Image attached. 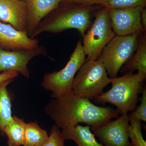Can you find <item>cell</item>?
I'll list each match as a JSON object with an SVG mask.
<instances>
[{
	"label": "cell",
	"mask_w": 146,
	"mask_h": 146,
	"mask_svg": "<svg viewBox=\"0 0 146 146\" xmlns=\"http://www.w3.org/2000/svg\"><path fill=\"white\" fill-rule=\"evenodd\" d=\"M45 112L54 125L61 129L84 123L92 131L120 114L117 109L98 106L72 91L63 96L52 98L45 107Z\"/></svg>",
	"instance_id": "cell-1"
},
{
	"label": "cell",
	"mask_w": 146,
	"mask_h": 146,
	"mask_svg": "<svg viewBox=\"0 0 146 146\" xmlns=\"http://www.w3.org/2000/svg\"><path fill=\"white\" fill-rule=\"evenodd\" d=\"M146 76L138 72L126 73L119 77L111 78L112 86L95 99L99 103H108L115 106L121 115L135 110L138 95Z\"/></svg>",
	"instance_id": "cell-2"
},
{
	"label": "cell",
	"mask_w": 146,
	"mask_h": 146,
	"mask_svg": "<svg viewBox=\"0 0 146 146\" xmlns=\"http://www.w3.org/2000/svg\"><path fill=\"white\" fill-rule=\"evenodd\" d=\"M111 78L104 65L96 60H86L76 74L72 86V92L76 96L93 99L103 93Z\"/></svg>",
	"instance_id": "cell-3"
},
{
	"label": "cell",
	"mask_w": 146,
	"mask_h": 146,
	"mask_svg": "<svg viewBox=\"0 0 146 146\" xmlns=\"http://www.w3.org/2000/svg\"><path fill=\"white\" fill-rule=\"evenodd\" d=\"M86 56L81 40H80L64 68L60 71L44 75L41 86L45 90L52 92V98L63 96L72 91L73 80L86 61Z\"/></svg>",
	"instance_id": "cell-4"
},
{
	"label": "cell",
	"mask_w": 146,
	"mask_h": 146,
	"mask_svg": "<svg viewBox=\"0 0 146 146\" xmlns=\"http://www.w3.org/2000/svg\"><path fill=\"white\" fill-rule=\"evenodd\" d=\"M91 11L81 7L64 11L54 16L43 19L36 27L31 38L44 33H56L69 29L78 30L84 36L91 25Z\"/></svg>",
	"instance_id": "cell-5"
},
{
	"label": "cell",
	"mask_w": 146,
	"mask_h": 146,
	"mask_svg": "<svg viewBox=\"0 0 146 146\" xmlns=\"http://www.w3.org/2000/svg\"><path fill=\"white\" fill-rule=\"evenodd\" d=\"M138 35H115L104 48L97 60L104 65L110 78L116 77L137 48Z\"/></svg>",
	"instance_id": "cell-6"
},
{
	"label": "cell",
	"mask_w": 146,
	"mask_h": 146,
	"mask_svg": "<svg viewBox=\"0 0 146 146\" xmlns=\"http://www.w3.org/2000/svg\"><path fill=\"white\" fill-rule=\"evenodd\" d=\"M115 36L112 31L108 9L99 11L89 31L83 36V48L86 60H96L104 47Z\"/></svg>",
	"instance_id": "cell-7"
},
{
	"label": "cell",
	"mask_w": 146,
	"mask_h": 146,
	"mask_svg": "<svg viewBox=\"0 0 146 146\" xmlns=\"http://www.w3.org/2000/svg\"><path fill=\"white\" fill-rule=\"evenodd\" d=\"M129 124L128 113H125L93 131L94 135L105 146H133L128 136Z\"/></svg>",
	"instance_id": "cell-8"
},
{
	"label": "cell",
	"mask_w": 146,
	"mask_h": 146,
	"mask_svg": "<svg viewBox=\"0 0 146 146\" xmlns=\"http://www.w3.org/2000/svg\"><path fill=\"white\" fill-rule=\"evenodd\" d=\"M144 8L108 9L110 24L115 35L124 36L130 35H139L144 28L141 14Z\"/></svg>",
	"instance_id": "cell-9"
},
{
	"label": "cell",
	"mask_w": 146,
	"mask_h": 146,
	"mask_svg": "<svg viewBox=\"0 0 146 146\" xmlns=\"http://www.w3.org/2000/svg\"><path fill=\"white\" fill-rule=\"evenodd\" d=\"M44 52V48L41 46L35 49L25 50H8L0 48V72L16 71L29 78V62L35 56Z\"/></svg>",
	"instance_id": "cell-10"
},
{
	"label": "cell",
	"mask_w": 146,
	"mask_h": 146,
	"mask_svg": "<svg viewBox=\"0 0 146 146\" xmlns=\"http://www.w3.org/2000/svg\"><path fill=\"white\" fill-rule=\"evenodd\" d=\"M39 41L31 38L25 31H20L0 21V48L11 51L35 49L39 46Z\"/></svg>",
	"instance_id": "cell-11"
},
{
	"label": "cell",
	"mask_w": 146,
	"mask_h": 146,
	"mask_svg": "<svg viewBox=\"0 0 146 146\" xmlns=\"http://www.w3.org/2000/svg\"><path fill=\"white\" fill-rule=\"evenodd\" d=\"M0 21L27 33V11L25 1L0 0Z\"/></svg>",
	"instance_id": "cell-12"
},
{
	"label": "cell",
	"mask_w": 146,
	"mask_h": 146,
	"mask_svg": "<svg viewBox=\"0 0 146 146\" xmlns=\"http://www.w3.org/2000/svg\"><path fill=\"white\" fill-rule=\"evenodd\" d=\"M63 0H25L27 11V33L32 35L41 21L57 8Z\"/></svg>",
	"instance_id": "cell-13"
},
{
	"label": "cell",
	"mask_w": 146,
	"mask_h": 146,
	"mask_svg": "<svg viewBox=\"0 0 146 146\" xmlns=\"http://www.w3.org/2000/svg\"><path fill=\"white\" fill-rule=\"evenodd\" d=\"M91 130L89 125L77 124L61 131L65 140L74 141L78 146H105L97 141Z\"/></svg>",
	"instance_id": "cell-14"
},
{
	"label": "cell",
	"mask_w": 146,
	"mask_h": 146,
	"mask_svg": "<svg viewBox=\"0 0 146 146\" xmlns=\"http://www.w3.org/2000/svg\"><path fill=\"white\" fill-rule=\"evenodd\" d=\"M135 54L121 68L123 73L137 70V72L146 76V38L143 36L138 40Z\"/></svg>",
	"instance_id": "cell-15"
},
{
	"label": "cell",
	"mask_w": 146,
	"mask_h": 146,
	"mask_svg": "<svg viewBox=\"0 0 146 146\" xmlns=\"http://www.w3.org/2000/svg\"><path fill=\"white\" fill-rule=\"evenodd\" d=\"M13 80H9L0 84V131L3 136H4L5 126L13 119L11 110L12 96L7 89L9 84Z\"/></svg>",
	"instance_id": "cell-16"
},
{
	"label": "cell",
	"mask_w": 146,
	"mask_h": 146,
	"mask_svg": "<svg viewBox=\"0 0 146 146\" xmlns=\"http://www.w3.org/2000/svg\"><path fill=\"white\" fill-rule=\"evenodd\" d=\"M26 124L23 119L14 116L12 121L6 125L3 133L7 136L8 146L23 145Z\"/></svg>",
	"instance_id": "cell-17"
},
{
	"label": "cell",
	"mask_w": 146,
	"mask_h": 146,
	"mask_svg": "<svg viewBox=\"0 0 146 146\" xmlns=\"http://www.w3.org/2000/svg\"><path fill=\"white\" fill-rule=\"evenodd\" d=\"M48 136L46 131L40 127L37 122L26 123L23 145L42 146Z\"/></svg>",
	"instance_id": "cell-18"
},
{
	"label": "cell",
	"mask_w": 146,
	"mask_h": 146,
	"mask_svg": "<svg viewBox=\"0 0 146 146\" xmlns=\"http://www.w3.org/2000/svg\"><path fill=\"white\" fill-rule=\"evenodd\" d=\"M146 4V0H104L101 5L109 9L145 8Z\"/></svg>",
	"instance_id": "cell-19"
},
{
	"label": "cell",
	"mask_w": 146,
	"mask_h": 146,
	"mask_svg": "<svg viewBox=\"0 0 146 146\" xmlns=\"http://www.w3.org/2000/svg\"><path fill=\"white\" fill-rule=\"evenodd\" d=\"M142 124L141 121L129 120L128 129V136L133 146H146L142 133Z\"/></svg>",
	"instance_id": "cell-20"
},
{
	"label": "cell",
	"mask_w": 146,
	"mask_h": 146,
	"mask_svg": "<svg viewBox=\"0 0 146 146\" xmlns=\"http://www.w3.org/2000/svg\"><path fill=\"white\" fill-rule=\"evenodd\" d=\"M142 97L140 99V104L130 114H128L129 120H136L141 121H146V89L143 88Z\"/></svg>",
	"instance_id": "cell-21"
},
{
	"label": "cell",
	"mask_w": 146,
	"mask_h": 146,
	"mask_svg": "<svg viewBox=\"0 0 146 146\" xmlns=\"http://www.w3.org/2000/svg\"><path fill=\"white\" fill-rule=\"evenodd\" d=\"M65 139L60 128L56 125H53L48 138L42 146H65Z\"/></svg>",
	"instance_id": "cell-22"
},
{
	"label": "cell",
	"mask_w": 146,
	"mask_h": 146,
	"mask_svg": "<svg viewBox=\"0 0 146 146\" xmlns=\"http://www.w3.org/2000/svg\"><path fill=\"white\" fill-rule=\"evenodd\" d=\"M65 1L73 4L78 5L82 7H87L96 4H101L104 0H64Z\"/></svg>",
	"instance_id": "cell-23"
},
{
	"label": "cell",
	"mask_w": 146,
	"mask_h": 146,
	"mask_svg": "<svg viewBox=\"0 0 146 146\" xmlns=\"http://www.w3.org/2000/svg\"><path fill=\"white\" fill-rule=\"evenodd\" d=\"M19 74L16 71L10 70L2 72L0 74V84L9 80H13L18 76Z\"/></svg>",
	"instance_id": "cell-24"
},
{
	"label": "cell",
	"mask_w": 146,
	"mask_h": 146,
	"mask_svg": "<svg viewBox=\"0 0 146 146\" xmlns=\"http://www.w3.org/2000/svg\"><path fill=\"white\" fill-rule=\"evenodd\" d=\"M141 20L142 25L144 29L146 30V10L144 8L142 10L141 14Z\"/></svg>",
	"instance_id": "cell-25"
},
{
	"label": "cell",
	"mask_w": 146,
	"mask_h": 146,
	"mask_svg": "<svg viewBox=\"0 0 146 146\" xmlns=\"http://www.w3.org/2000/svg\"><path fill=\"white\" fill-rule=\"evenodd\" d=\"M23 1H25V0H23Z\"/></svg>",
	"instance_id": "cell-26"
}]
</instances>
